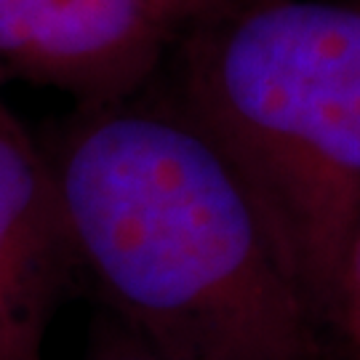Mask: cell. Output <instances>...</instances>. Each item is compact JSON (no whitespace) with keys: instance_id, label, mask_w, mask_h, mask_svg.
I'll return each instance as SVG.
<instances>
[{"instance_id":"1","label":"cell","mask_w":360,"mask_h":360,"mask_svg":"<svg viewBox=\"0 0 360 360\" xmlns=\"http://www.w3.org/2000/svg\"><path fill=\"white\" fill-rule=\"evenodd\" d=\"M43 144L96 309L171 360H347L243 181L155 83Z\"/></svg>"},{"instance_id":"2","label":"cell","mask_w":360,"mask_h":360,"mask_svg":"<svg viewBox=\"0 0 360 360\" xmlns=\"http://www.w3.org/2000/svg\"><path fill=\"white\" fill-rule=\"evenodd\" d=\"M155 86L243 181L334 334L360 227V0H224Z\"/></svg>"},{"instance_id":"3","label":"cell","mask_w":360,"mask_h":360,"mask_svg":"<svg viewBox=\"0 0 360 360\" xmlns=\"http://www.w3.org/2000/svg\"><path fill=\"white\" fill-rule=\"evenodd\" d=\"M224 0H0V83L67 94L75 110L142 94Z\"/></svg>"},{"instance_id":"4","label":"cell","mask_w":360,"mask_h":360,"mask_svg":"<svg viewBox=\"0 0 360 360\" xmlns=\"http://www.w3.org/2000/svg\"><path fill=\"white\" fill-rule=\"evenodd\" d=\"M72 283L46 144L0 99V360H43L56 304Z\"/></svg>"},{"instance_id":"5","label":"cell","mask_w":360,"mask_h":360,"mask_svg":"<svg viewBox=\"0 0 360 360\" xmlns=\"http://www.w3.org/2000/svg\"><path fill=\"white\" fill-rule=\"evenodd\" d=\"M83 360H171L139 334H134L112 315L99 309L94 315Z\"/></svg>"},{"instance_id":"6","label":"cell","mask_w":360,"mask_h":360,"mask_svg":"<svg viewBox=\"0 0 360 360\" xmlns=\"http://www.w3.org/2000/svg\"><path fill=\"white\" fill-rule=\"evenodd\" d=\"M342 352L347 355V360H360V339H352V342H347V345L342 347Z\"/></svg>"}]
</instances>
